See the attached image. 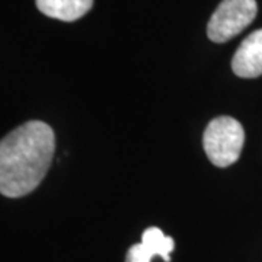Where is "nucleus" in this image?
Wrapping results in <instances>:
<instances>
[{
    "label": "nucleus",
    "instance_id": "nucleus-1",
    "mask_svg": "<svg viewBox=\"0 0 262 262\" xmlns=\"http://www.w3.org/2000/svg\"><path fill=\"white\" fill-rule=\"evenodd\" d=\"M54 131L42 121H28L0 143V192L19 198L41 184L53 162Z\"/></svg>",
    "mask_w": 262,
    "mask_h": 262
},
{
    "label": "nucleus",
    "instance_id": "nucleus-2",
    "mask_svg": "<svg viewBox=\"0 0 262 262\" xmlns=\"http://www.w3.org/2000/svg\"><path fill=\"white\" fill-rule=\"evenodd\" d=\"M245 143L242 124L232 117H217L208 122L203 146L207 158L219 168H227L239 159Z\"/></svg>",
    "mask_w": 262,
    "mask_h": 262
},
{
    "label": "nucleus",
    "instance_id": "nucleus-3",
    "mask_svg": "<svg viewBox=\"0 0 262 262\" xmlns=\"http://www.w3.org/2000/svg\"><path fill=\"white\" fill-rule=\"evenodd\" d=\"M256 12L255 0H222L208 20L207 35L213 42H226L249 27Z\"/></svg>",
    "mask_w": 262,
    "mask_h": 262
},
{
    "label": "nucleus",
    "instance_id": "nucleus-4",
    "mask_svg": "<svg viewBox=\"0 0 262 262\" xmlns=\"http://www.w3.org/2000/svg\"><path fill=\"white\" fill-rule=\"evenodd\" d=\"M234 75L253 79L262 75V29L253 31L245 38L232 60Z\"/></svg>",
    "mask_w": 262,
    "mask_h": 262
},
{
    "label": "nucleus",
    "instance_id": "nucleus-5",
    "mask_svg": "<svg viewBox=\"0 0 262 262\" xmlns=\"http://www.w3.org/2000/svg\"><path fill=\"white\" fill-rule=\"evenodd\" d=\"M94 6V0H37V8L50 18L73 22L84 16Z\"/></svg>",
    "mask_w": 262,
    "mask_h": 262
},
{
    "label": "nucleus",
    "instance_id": "nucleus-6",
    "mask_svg": "<svg viewBox=\"0 0 262 262\" xmlns=\"http://www.w3.org/2000/svg\"><path fill=\"white\" fill-rule=\"evenodd\" d=\"M141 242L144 245H147L156 255L162 256L163 261L170 262L169 253L173 251L175 242H173L172 237L165 236L159 227H149V229H146L143 232V236H141Z\"/></svg>",
    "mask_w": 262,
    "mask_h": 262
},
{
    "label": "nucleus",
    "instance_id": "nucleus-7",
    "mask_svg": "<svg viewBox=\"0 0 262 262\" xmlns=\"http://www.w3.org/2000/svg\"><path fill=\"white\" fill-rule=\"evenodd\" d=\"M155 255L156 253L153 252L147 245L141 242V244L133 245L128 249L127 256H125V262H150Z\"/></svg>",
    "mask_w": 262,
    "mask_h": 262
}]
</instances>
